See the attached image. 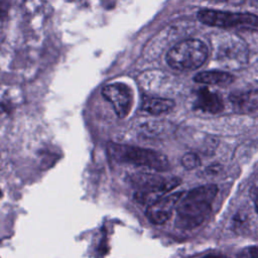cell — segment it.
<instances>
[{
  "label": "cell",
  "instance_id": "cell-2",
  "mask_svg": "<svg viewBox=\"0 0 258 258\" xmlns=\"http://www.w3.org/2000/svg\"><path fill=\"white\" fill-rule=\"evenodd\" d=\"M109 154L119 163L143 166L156 171H165L170 167L167 157L152 149L113 143L109 146Z\"/></svg>",
  "mask_w": 258,
  "mask_h": 258
},
{
  "label": "cell",
  "instance_id": "cell-13",
  "mask_svg": "<svg viewBox=\"0 0 258 258\" xmlns=\"http://www.w3.org/2000/svg\"><path fill=\"white\" fill-rule=\"evenodd\" d=\"M181 164L184 168L190 170L198 167L201 164V160L196 153H185L181 158Z\"/></svg>",
  "mask_w": 258,
  "mask_h": 258
},
{
  "label": "cell",
  "instance_id": "cell-5",
  "mask_svg": "<svg viewBox=\"0 0 258 258\" xmlns=\"http://www.w3.org/2000/svg\"><path fill=\"white\" fill-rule=\"evenodd\" d=\"M198 18L204 24L221 28H239L258 32V15L204 9L199 11Z\"/></svg>",
  "mask_w": 258,
  "mask_h": 258
},
{
  "label": "cell",
  "instance_id": "cell-9",
  "mask_svg": "<svg viewBox=\"0 0 258 258\" xmlns=\"http://www.w3.org/2000/svg\"><path fill=\"white\" fill-rule=\"evenodd\" d=\"M196 107L205 112L216 114L223 110V102L218 94L210 91L208 88H202L197 95Z\"/></svg>",
  "mask_w": 258,
  "mask_h": 258
},
{
  "label": "cell",
  "instance_id": "cell-7",
  "mask_svg": "<svg viewBox=\"0 0 258 258\" xmlns=\"http://www.w3.org/2000/svg\"><path fill=\"white\" fill-rule=\"evenodd\" d=\"M102 94L112 105L118 117L124 118L128 115L132 105V93L130 88L122 83H115L106 86Z\"/></svg>",
  "mask_w": 258,
  "mask_h": 258
},
{
  "label": "cell",
  "instance_id": "cell-8",
  "mask_svg": "<svg viewBox=\"0 0 258 258\" xmlns=\"http://www.w3.org/2000/svg\"><path fill=\"white\" fill-rule=\"evenodd\" d=\"M182 196V191H177L162 197L146 208V217L152 224H164L172 215L173 209L179 203Z\"/></svg>",
  "mask_w": 258,
  "mask_h": 258
},
{
  "label": "cell",
  "instance_id": "cell-12",
  "mask_svg": "<svg viewBox=\"0 0 258 258\" xmlns=\"http://www.w3.org/2000/svg\"><path fill=\"white\" fill-rule=\"evenodd\" d=\"M174 107V102L169 99L164 98H150L145 100L143 103V109L152 114L159 115L171 110Z\"/></svg>",
  "mask_w": 258,
  "mask_h": 258
},
{
  "label": "cell",
  "instance_id": "cell-1",
  "mask_svg": "<svg viewBox=\"0 0 258 258\" xmlns=\"http://www.w3.org/2000/svg\"><path fill=\"white\" fill-rule=\"evenodd\" d=\"M217 192L216 184L201 185L186 192L177 205L175 226L183 230H191L202 225L211 212Z\"/></svg>",
  "mask_w": 258,
  "mask_h": 258
},
{
  "label": "cell",
  "instance_id": "cell-6",
  "mask_svg": "<svg viewBox=\"0 0 258 258\" xmlns=\"http://www.w3.org/2000/svg\"><path fill=\"white\" fill-rule=\"evenodd\" d=\"M213 43L215 58L226 66L241 64L246 60L245 43L234 35H221Z\"/></svg>",
  "mask_w": 258,
  "mask_h": 258
},
{
  "label": "cell",
  "instance_id": "cell-4",
  "mask_svg": "<svg viewBox=\"0 0 258 258\" xmlns=\"http://www.w3.org/2000/svg\"><path fill=\"white\" fill-rule=\"evenodd\" d=\"M209 49L199 39H186L175 44L166 54L167 63L177 71L200 68L208 58Z\"/></svg>",
  "mask_w": 258,
  "mask_h": 258
},
{
  "label": "cell",
  "instance_id": "cell-3",
  "mask_svg": "<svg viewBox=\"0 0 258 258\" xmlns=\"http://www.w3.org/2000/svg\"><path fill=\"white\" fill-rule=\"evenodd\" d=\"M133 184L137 187L134 200L147 207L161 199L165 194L175 188L181 182L179 177H165L152 173H137L131 176Z\"/></svg>",
  "mask_w": 258,
  "mask_h": 258
},
{
  "label": "cell",
  "instance_id": "cell-16",
  "mask_svg": "<svg viewBox=\"0 0 258 258\" xmlns=\"http://www.w3.org/2000/svg\"><path fill=\"white\" fill-rule=\"evenodd\" d=\"M219 1H221V0H219Z\"/></svg>",
  "mask_w": 258,
  "mask_h": 258
},
{
  "label": "cell",
  "instance_id": "cell-10",
  "mask_svg": "<svg viewBox=\"0 0 258 258\" xmlns=\"http://www.w3.org/2000/svg\"><path fill=\"white\" fill-rule=\"evenodd\" d=\"M230 100L233 108L239 113H250L258 110V90L234 94Z\"/></svg>",
  "mask_w": 258,
  "mask_h": 258
},
{
  "label": "cell",
  "instance_id": "cell-14",
  "mask_svg": "<svg viewBox=\"0 0 258 258\" xmlns=\"http://www.w3.org/2000/svg\"><path fill=\"white\" fill-rule=\"evenodd\" d=\"M253 199H254V204H255V208H256V211L258 213V186H256L254 188V191H253Z\"/></svg>",
  "mask_w": 258,
  "mask_h": 258
},
{
  "label": "cell",
  "instance_id": "cell-11",
  "mask_svg": "<svg viewBox=\"0 0 258 258\" xmlns=\"http://www.w3.org/2000/svg\"><path fill=\"white\" fill-rule=\"evenodd\" d=\"M233 76L223 71H206L199 73L195 77V81L208 85H228L233 82Z\"/></svg>",
  "mask_w": 258,
  "mask_h": 258
},
{
  "label": "cell",
  "instance_id": "cell-17",
  "mask_svg": "<svg viewBox=\"0 0 258 258\" xmlns=\"http://www.w3.org/2000/svg\"><path fill=\"white\" fill-rule=\"evenodd\" d=\"M257 1H258V0H257Z\"/></svg>",
  "mask_w": 258,
  "mask_h": 258
},
{
  "label": "cell",
  "instance_id": "cell-15",
  "mask_svg": "<svg viewBox=\"0 0 258 258\" xmlns=\"http://www.w3.org/2000/svg\"><path fill=\"white\" fill-rule=\"evenodd\" d=\"M203 258H229V257H227V256H225V255L211 254V255H207V256H205V257H203Z\"/></svg>",
  "mask_w": 258,
  "mask_h": 258
}]
</instances>
